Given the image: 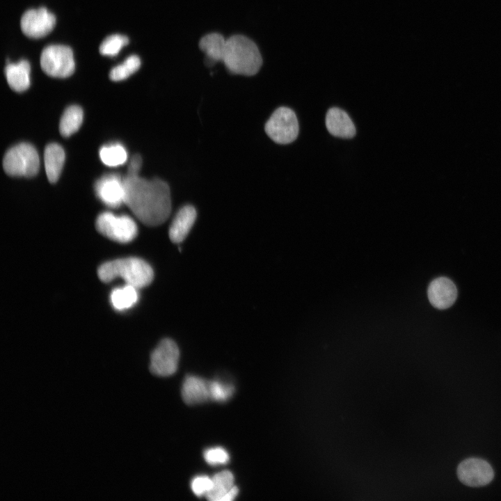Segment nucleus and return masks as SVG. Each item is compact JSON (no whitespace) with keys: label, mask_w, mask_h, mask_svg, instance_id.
Here are the masks:
<instances>
[{"label":"nucleus","mask_w":501,"mask_h":501,"mask_svg":"<svg viewBox=\"0 0 501 501\" xmlns=\"http://www.w3.org/2000/svg\"><path fill=\"white\" fill-rule=\"evenodd\" d=\"M125 204L143 223L156 226L164 223L171 212L170 187L165 181L147 180L138 175L124 177Z\"/></svg>","instance_id":"obj_1"},{"label":"nucleus","mask_w":501,"mask_h":501,"mask_svg":"<svg viewBox=\"0 0 501 501\" xmlns=\"http://www.w3.org/2000/svg\"><path fill=\"white\" fill-rule=\"evenodd\" d=\"M223 63L232 74L253 76L260 69L262 59L254 42L244 35H235L227 39Z\"/></svg>","instance_id":"obj_2"},{"label":"nucleus","mask_w":501,"mask_h":501,"mask_svg":"<svg viewBox=\"0 0 501 501\" xmlns=\"http://www.w3.org/2000/svg\"><path fill=\"white\" fill-rule=\"evenodd\" d=\"M97 274L104 283L120 278L127 285L137 289L148 286L154 278L151 266L138 257L116 259L105 262L99 267Z\"/></svg>","instance_id":"obj_3"},{"label":"nucleus","mask_w":501,"mask_h":501,"mask_svg":"<svg viewBox=\"0 0 501 501\" xmlns=\"http://www.w3.org/2000/svg\"><path fill=\"white\" fill-rule=\"evenodd\" d=\"M3 168L10 176H35L40 168L36 149L28 143H21L10 148L4 155Z\"/></svg>","instance_id":"obj_4"},{"label":"nucleus","mask_w":501,"mask_h":501,"mask_svg":"<svg viewBox=\"0 0 501 501\" xmlns=\"http://www.w3.org/2000/svg\"><path fill=\"white\" fill-rule=\"evenodd\" d=\"M40 66L45 74L52 77L71 76L75 70L72 49L63 45L47 46L40 55Z\"/></svg>","instance_id":"obj_5"},{"label":"nucleus","mask_w":501,"mask_h":501,"mask_svg":"<svg viewBox=\"0 0 501 501\" xmlns=\"http://www.w3.org/2000/svg\"><path fill=\"white\" fill-rule=\"evenodd\" d=\"M95 226L100 233L119 243L130 242L138 233L137 225L130 216L109 212L97 216Z\"/></svg>","instance_id":"obj_6"},{"label":"nucleus","mask_w":501,"mask_h":501,"mask_svg":"<svg viewBox=\"0 0 501 501\" xmlns=\"http://www.w3.org/2000/svg\"><path fill=\"white\" fill-rule=\"evenodd\" d=\"M299 122L294 112L287 107H279L270 116L264 129L268 136L279 144L294 141L299 134Z\"/></svg>","instance_id":"obj_7"},{"label":"nucleus","mask_w":501,"mask_h":501,"mask_svg":"<svg viewBox=\"0 0 501 501\" xmlns=\"http://www.w3.org/2000/svg\"><path fill=\"white\" fill-rule=\"evenodd\" d=\"M179 358L177 344L171 339H164L151 353L150 370L158 376H170L177 371Z\"/></svg>","instance_id":"obj_8"},{"label":"nucleus","mask_w":501,"mask_h":501,"mask_svg":"<svg viewBox=\"0 0 501 501\" xmlns=\"http://www.w3.org/2000/svg\"><path fill=\"white\" fill-rule=\"evenodd\" d=\"M56 17L46 8L26 10L22 16L20 26L29 38L38 39L48 35L54 28Z\"/></svg>","instance_id":"obj_9"},{"label":"nucleus","mask_w":501,"mask_h":501,"mask_svg":"<svg viewBox=\"0 0 501 501\" xmlns=\"http://www.w3.org/2000/svg\"><path fill=\"white\" fill-rule=\"evenodd\" d=\"M457 475L463 484L472 487L488 484L494 475L491 466L486 461L475 458L462 461L458 466Z\"/></svg>","instance_id":"obj_10"},{"label":"nucleus","mask_w":501,"mask_h":501,"mask_svg":"<svg viewBox=\"0 0 501 501\" xmlns=\"http://www.w3.org/2000/svg\"><path fill=\"white\" fill-rule=\"evenodd\" d=\"M95 192L98 198L112 208L125 203L124 177L116 173L104 175L95 183Z\"/></svg>","instance_id":"obj_11"},{"label":"nucleus","mask_w":501,"mask_h":501,"mask_svg":"<svg viewBox=\"0 0 501 501\" xmlns=\"http://www.w3.org/2000/svg\"><path fill=\"white\" fill-rule=\"evenodd\" d=\"M427 294L429 301L434 307L443 310L450 308L455 302L457 290L451 280L440 277L430 283Z\"/></svg>","instance_id":"obj_12"},{"label":"nucleus","mask_w":501,"mask_h":501,"mask_svg":"<svg viewBox=\"0 0 501 501\" xmlns=\"http://www.w3.org/2000/svg\"><path fill=\"white\" fill-rule=\"evenodd\" d=\"M197 216L192 205H184L177 212L170 225L168 234L174 243H180L187 237Z\"/></svg>","instance_id":"obj_13"},{"label":"nucleus","mask_w":501,"mask_h":501,"mask_svg":"<svg viewBox=\"0 0 501 501\" xmlns=\"http://www.w3.org/2000/svg\"><path fill=\"white\" fill-rule=\"evenodd\" d=\"M327 130L334 136L351 138L356 134V127L349 115L337 107L331 108L326 116Z\"/></svg>","instance_id":"obj_14"},{"label":"nucleus","mask_w":501,"mask_h":501,"mask_svg":"<svg viewBox=\"0 0 501 501\" xmlns=\"http://www.w3.org/2000/svg\"><path fill=\"white\" fill-rule=\"evenodd\" d=\"M182 397L188 405L207 401L210 399L209 381L196 376H187L182 384Z\"/></svg>","instance_id":"obj_15"},{"label":"nucleus","mask_w":501,"mask_h":501,"mask_svg":"<svg viewBox=\"0 0 501 501\" xmlns=\"http://www.w3.org/2000/svg\"><path fill=\"white\" fill-rule=\"evenodd\" d=\"M31 65L28 61L22 59L17 63H8L5 67L6 80L10 87L16 92H23L30 86Z\"/></svg>","instance_id":"obj_16"},{"label":"nucleus","mask_w":501,"mask_h":501,"mask_svg":"<svg viewBox=\"0 0 501 501\" xmlns=\"http://www.w3.org/2000/svg\"><path fill=\"white\" fill-rule=\"evenodd\" d=\"M227 39L218 33L203 36L199 42L200 49L205 54L206 63L212 65L223 61Z\"/></svg>","instance_id":"obj_17"},{"label":"nucleus","mask_w":501,"mask_h":501,"mask_svg":"<svg viewBox=\"0 0 501 501\" xmlns=\"http://www.w3.org/2000/svg\"><path fill=\"white\" fill-rule=\"evenodd\" d=\"M65 152L58 144H48L45 150L44 161L46 174L51 183L58 180L65 162Z\"/></svg>","instance_id":"obj_18"},{"label":"nucleus","mask_w":501,"mask_h":501,"mask_svg":"<svg viewBox=\"0 0 501 501\" xmlns=\"http://www.w3.org/2000/svg\"><path fill=\"white\" fill-rule=\"evenodd\" d=\"M138 299V289L127 284L113 289L110 294L111 305L117 310H125L132 308Z\"/></svg>","instance_id":"obj_19"},{"label":"nucleus","mask_w":501,"mask_h":501,"mask_svg":"<svg viewBox=\"0 0 501 501\" xmlns=\"http://www.w3.org/2000/svg\"><path fill=\"white\" fill-rule=\"evenodd\" d=\"M84 118L82 109L77 105L67 107L63 112L59 124V131L64 137H69L80 128Z\"/></svg>","instance_id":"obj_20"},{"label":"nucleus","mask_w":501,"mask_h":501,"mask_svg":"<svg viewBox=\"0 0 501 501\" xmlns=\"http://www.w3.org/2000/svg\"><path fill=\"white\" fill-rule=\"evenodd\" d=\"M212 479V487L205 496L211 501H221L234 486V476L231 472L223 470L216 474Z\"/></svg>","instance_id":"obj_21"},{"label":"nucleus","mask_w":501,"mask_h":501,"mask_svg":"<svg viewBox=\"0 0 501 501\" xmlns=\"http://www.w3.org/2000/svg\"><path fill=\"white\" fill-rule=\"evenodd\" d=\"M101 161L108 166H118L124 164L127 159V152L120 143H111L102 146L100 150Z\"/></svg>","instance_id":"obj_22"},{"label":"nucleus","mask_w":501,"mask_h":501,"mask_svg":"<svg viewBox=\"0 0 501 501\" xmlns=\"http://www.w3.org/2000/svg\"><path fill=\"white\" fill-rule=\"evenodd\" d=\"M140 66V58L136 55H131L122 64L114 67L111 70L109 78L114 81L124 80L136 72Z\"/></svg>","instance_id":"obj_23"},{"label":"nucleus","mask_w":501,"mask_h":501,"mask_svg":"<svg viewBox=\"0 0 501 501\" xmlns=\"http://www.w3.org/2000/svg\"><path fill=\"white\" fill-rule=\"evenodd\" d=\"M129 43V38L123 35L113 34L106 37L101 43L99 51L102 55L114 56Z\"/></svg>","instance_id":"obj_24"},{"label":"nucleus","mask_w":501,"mask_h":501,"mask_svg":"<svg viewBox=\"0 0 501 501\" xmlns=\"http://www.w3.org/2000/svg\"><path fill=\"white\" fill-rule=\"evenodd\" d=\"M210 399L216 401H227L234 390L233 385L218 381H209Z\"/></svg>","instance_id":"obj_25"},{"label":"nucleus","mask_w":501,"mask_h":501,"mask_svg":"<svg viewBox=\"0 0 501 501\" xmlns=\"http://www.w3.org/2000/svg\"><path fill=\"white\" fill-rule=\"evenodd\" d=\"M206 462L210 465L225 464L229 461V454L223 448L218 447L207 449L204 452Z\"/></svg>","instance_id":"obj_26"},{"label":"nucleus","mask_w":501,"mask_h":501,"mask_svg":"<svg viewBox=\"0 0 501 501\" xmlns=\"http://www.w3.org/2000/svg\"><path fill=\"white\" fill-rule=\"evenodd\" d=\"M212 484V479L207 476H198L193 479L191 487L197 496L205 495Z\"/></svg>","instance_id":"obj_27"},{"label":"nucleus","mask_w":501,"mask_h":501,"mask_svg":"<svg viewBox=\"0 0 501 501\" xmlns=\"http://www.w3.org/2000/svg\"><path fill=\"white\" fill-rule=\"evenodd\" d=\"M142 166V158L139 154L132 156L128 165L126 175H138Z\"/></svg>","instance_id":"obj_28"},{"label":"nucleus","mask_w":501,"mask_h":501,"mask_svg":"<svg viewBox=\"0 0 501 501\" xmlns=\"http://www.w3.org/2000/svg\"><path fill=\"white\" fill-rule=\"evenodd\" d=\"M239 489L237 486H234L231 490L223 498L221 501H231L233 500L237 495Z\"/></svg>","instance_id":"obj_29"}]
</instances>
